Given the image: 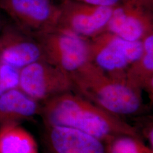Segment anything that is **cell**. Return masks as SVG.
Instances as JSON below:
<instances>
[{
    "label": "cell",
    "mask_w": 153,
    "mask_h": 153,
    "mask_svg": "<svg viewBox=\"0 0 153 153\" xmlns=\"http://www.w3.org/2000/svg\"><path fill=\"white\" fill-rule=\"evenodd\" d=\"M0 153H39L33 135L19 124L0 126Z\"/></svg>",
    "instance_id": "13"
},
{
    "label": "cell",
    "mask_w": 153,
    "mask_h": 153,
    "mask_svg": "<svg viewBox=\"0 0 153 153\" xmlns=\"http://www.w3.org/2000/svg\"><path fill=\"white\" fill-rule=\"evenodd\" d=\"M69 74L74 92L102 108L123 118L147 114L142 91L126 80L110 76L91 62Z\"/></svg>",
    "instance_id": "2"
},
{
    "label": "cell",
    "mask_w": 153,
    "mask_h": 153,
    "mask_svg": "<svg viewBox=\"0 0 153 153\" xmlns=\"http://www.w3.org/2000/svg\"><path fill=\"white\" fill-rule=\"evenodd\" d=\"M45 153H107L104 143L74 129L45 126Z\"/></svg>",
    "instance_id": "9"
},
{
    "label": "cell",
    "mask_w": 153,
    "mask_h": 153,
    "mask_svg": "<svg viewBox=\"0 0 153 153\" xmlns=\"http://www.w3.org/2000/svg\"><path fill=\"white\" fill-rule=\"evenodd\" d=\"M0 7L21 31L35 36L57 27L61 15L51 0H0Z\"/></svg>",
    "instance_id": "6"
},
{
    "label": "cell",
    "mask_w": 153,
    "mask_h": 153,
    "mask_svg": "<svg viewBox=\"0 0 153 153\" xmlns=\"http://www.w3.org/2000/svg\"><path fill=\"white\" fill-rule=\"evenodd\" d=\"M78 2L87 4L92 5L114 7L119 4L123 0H74Z\"/></svg>",
    "instance_id": "17"
},
{
    "label": "cell",
    "mask_w": 153,
    "mask_h": 153,
    "mask_svg": "<svg viewBox=\"0 0 153 153\" xmlns=\"http://www.w3.org/2000/svg\"><path fill=\"white\" fill-rule=\"evenodd\" d=\"M143 51L141 57L133 63L126 71V81L131 86L148 93L153 103V33L142 40Z\"/></svg>",
    "instance_id": "12"
},
{
    "label": "cell",
    "mask_w": 153,
    "mask_h": 153,
    "mask_svg": "<svg viewBox=\"0 0 153 153\" xmlns=\"http://www.w3.org/2000/svg\"><path fill=\"white\" fill-rule=\"evenodd\" d=\"M40 109L39 102L19 88L10 90L0 95V126L19 124L40 115Z\"/></svg>",
    "instance_id": "11"
},
{
    "label": "cell",
    "mask_w": 153,
    "mask_h": 153,
    "mask_svg": "<svg viewBox=\"0 0 153 153\" xmlns=\"http://www.w3.org/2000/svg\"><path fill=\"white\" fill-rule=\"evenodd\" d=\"M107 153H153V149L142 139L120 135L104 143Z\"/></svg>",
    "instance_id": "14"
},
{
    "label": "cell",
    "mask_w": 153,
    "mask_h": 153,
    "mask_svg": "<svg viewBox=\"0 0 153 153\" xmlns=\"http://www.w3.org/2000/svg\"><path fill=\"white\" fill-rule=\"evenodd\" d=\"M88 40V60L106 74L126 80V71L143 51L142 40L131 42L104 31Z\"/></svg>",
    "instance_id": "3"
},
{
    "label": "cell",
    "mask_w": 153,
    "mask_h": 153,
    "mask_svg": "<svg viewBox=\"0 0 153 153\" xmlns=\"http://www.w3.org/2000/svg\"><path fill=\"white\" fill-rule=\"evenodd\" d=\"M104 31L128 41L142 40L153 33L152 18L143 9L141 0H125L114 7Z\"/></svg>",
    "instance_id": "8"
},
{
    "label": "cell",
    "mask_w": 153,
    "mask_h": 153,
    "mask_svg": "<svg viewBox=\"0 0 153 153\" xmlns=\"http://www.w3.org/2000/svg\"><path fill=\"white\" fill-rule=\"evenodd\" d=\"M43 103L40 115L44 126L74 129L104 143L120 135L142 139L136 129L124 118L102 108L74 91L61 94Z\"/></svg>",
    "instance_id": "1"
},
{
    "label": "cell",
    "mask_w": 153,
    "mask_h": 153,
    "mask_svg": "<svg viewBox=\"0 0 153 153\" xmlns=\"http://www.w3.org/2000/svg\"><path fill=\"white\" fill-rule=\"evenodd\" d=\"M43 60L69 74L88 60V40L68 31L56 28L35 36Z\"/></svg>",
    "instance_id": "4"
},
{
    "label": "cell",
    "mask_w": 153,
    "mask_h": 153,
    "mask_svg": "<svg viewBox=\"0 0 153 153\" xmlns=\"http://www.w3.org/2000/svg\"><path fill=\"white\" fill-rule=\"evenodd\" d=\"M18 88L38 102L74 91L70 74L44 60L35 61L19 71Z\"/></svg>",
    "instance_id": "5"
},
{
    "label": "cell",
    "mask_w": 153,
    "mask_h": 153,
    "mask_svg": "<svg viewBox=\"0 0 153 153\" xmlns=\"http://www.w3.org/2000/svg\"><path fill=\"white\" fill-rule=\"evenodd\" d=\"M40 60H43L40 45L29 35L11 29L0 34V62L21 70Z\"/></svg>",
    "instance_id": "10"
},
{
    "label": "cell",
    "mask_w": 153,
    "mask_h": 153,
    "mask_svg": "<svg viewBox=\"0 0 153 153\" xmlns=\"http://www.w3.org/2000/svg\"><path fill=\"white\" fill-rule=\"evenodd\" d=\"M133 126L142 140L153 149V117L144 114L132 117Z\"/></svg>",
    "instance_id": "15"
},
{
    "label": "cell",
    "mask_w": 153,
    "mask_h": 153,
    "mask_svg": "<svg viewBox=\"0 0 153 153\" xmlns=\"http://www.w3.org/2000/svg\"><path fill=\"white\" fill-rule=\"evenodd\" d=\"M19 71L0 62V95L10 90L18 88Z\"/></svg>",
    "instance_id": "16"
},
{
    "label": "cell",
    "mask_w": 153,
    "mask_h": 153,
    "mask_svg": "<svg viewBox=\"0 0 153 153\" xmlns=\"http://www.w3.org/2000/svg\"><path fill=\"white\" fill-rule=\"evenodd\" d=\"M114 7L92 5L66 0L61 6L57 28L74 33L83 38H92L104 31Z\"/></svg>",
    "instance_id": "7"
}]
</instances>
